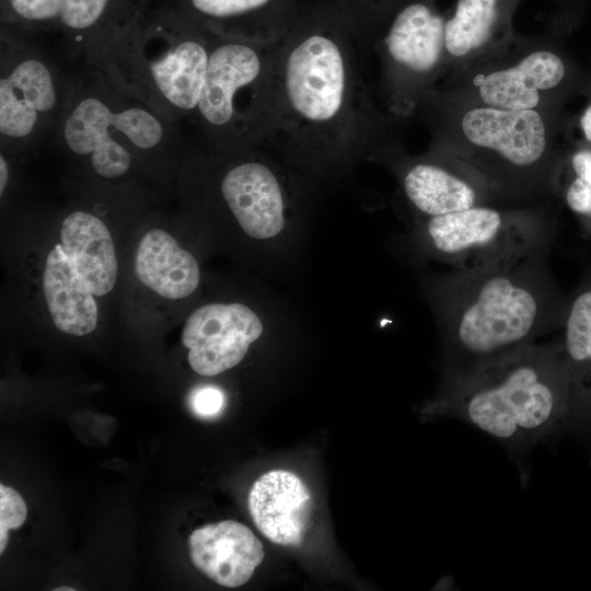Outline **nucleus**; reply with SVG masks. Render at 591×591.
Returning <instances> with one entry per match:
<instances>
[{
	"label": "nucleus",
	"mask_w": 591,
	"mask_h": 591,
	"mask_svg": "<svg viewBox=\"0 0 591 591\" xmlns=\"http://www.w3.org/2000/svg\"><path fill=\"white\" fill-rule=\"evenodd\" d=\"M358 39L333 0L301 5L276 45L246 125V147L264 149L313 184L344 176L375 153L379 129Z\"/></svg>",
	"instance_id": "f257e3e1"
},
{
	"label": "nucleus",
	"mask_w": 591,
	"mask_h": 591,
	"mask_svg": "<svg viewBox=\"0 0 591 591\" xmlns=\"http://www.w3.org/2000/svg\"><path fill=\"white\" fill-rule=\"evenodd\" d=\"M549 251L484 269H451L427 281L442 340L444 383L558 331L568 297L552 276Z\"/></svg>",
	"instance_id": "f03ea898"
},
{
	"label": "nucleus",
	"mask_w": 591,
	"mask_h": 591,
	"mask_svg": "<svg viewBox=\"0 0 591 591\" xmlns=\"http://www.w3.org/2000/svg\"><path fill=\"white\" fill-rule=\"evenodd\" d=\"M438 413L467 422L508 449L524 451L571 422L557 339L523 347L444 383Z\"/></svg>",
	"instance_id": "7ed1b4c3"
},
{
	"label": "nucleus",
	"mask_w": 591,
	"mask_h": 591,
	"mask_svg": "<svg viewBox=\"0 0 591 591\" xmlns=\"http://www.w3.org/2000/svg\"><path fill=\"white\" fill-rule=\"evenodd\" d=\"M212 37L177 7L154 0L128 34L82 63L179 126L194 120Z\"/></svg>",
	"instance_id": "20e7f679"
},
{
	"label": "nucleus",
	"mask_w": 591,
	"mask_h": 591,
	"mask_svg": "<svg viewBox=\"0 0 591 591\" xmlns=\"http://www.w3.org/2000/svg\"><path fill=\"white\" fill-rule=\"evenodd\" d=\"M53 136L107 182L129 176L140 161L173 157L182 138L179 126L88 63L72 73L68 101Z\"/></svg>",
	"instance_id": "39448f33"
},
{
	"label": "nucleus",
	"mask_w": 591,
	"mask_h": 591,
	"mask_svg": "<svg viewBox=\"0 0 591 591\" xmlns=\"http://www.w3.org/2000/svg\"><path fill=\"white\" fill-rule=\"evenodd\" d=\"M222 208L252 240L273 244L301 216L312 182L260 148L201 153Z\"/></svg>",
	"instance_id": "423d86ee"
},
{
	"label": "nucleus",
	"mask_w": 591,
	"mask_h": 591,
	"mask_svg": "<svg viewBox=\"0 0 591 591\" xmlns=\"http://www.w3.org/2000/svg\"><path fill=\"white\" fill-rule=\"evenodd\" d=\"M72 84L34 37L1 26L0 142L7 154L31 150L53 136Z\"/></svg>",
	"instance_id": "0eeeda50"
},
{
	"label": "nucleus",
	"mask_w": 591,
	"mask_h": 591,
	"mask_svg": "<svg viewBox=\"0 0 591 591\" xmlns=\"http://www.w3.org/2000/svg\"><path fill=\"white\" fill-rule=\"evenodd\" d=\"M555 233L534 213L475 206L424 219L414 239L426 256L451 269L477 270L551 250Z\"/></svg>",
	"instance_id": "6e6552de"
},
{
	"label": "nucleus",
	"mask_w": 591,
	"mask_h": 591,
	"mask_svg": "<svg viewBox=\"0 0 591 591\" xmlns=\"http://www.w3.org/2000/svg\"><path fill=\"white\" fill-rule=\"evenodd\" d=\"M277 43L265 44L213 33L193 120L207 152L223 154L246 148L247 118Z\"/></svg>",
	"instance_id": "1a4fd4ad"
},
{
	"label": "nucleus",
	"mask_w": 591,
	"mask_h": 591,
	"mask_svg": "<svg viewBox=\"0 0 591 591\" xmlns=\"http://www.w3.org/2000/svg\"><path fill=\"white\" fill-rule=\"evenodd\" d=\"M154 0H28L23 32L50 38L69 61L81 60L121 39Z\"/></svg>",
	"instance_id": "9d476101"
},
{
	"label": "nucleus",
	"mask_w": 591,
	"mask_h": 591,
	"mask_svg": "<svg viewBox=\"0 0 591 591\" xmlns=\"http://www.w3.org/2000/svg\"><path fill=\"white\" fill-rule=\"evenodd\" d=\"M263 333L262 317L248 305L215 302L189 315L181 340L194 372L215 376L237 366Z\"/></svg>",
	"instance_id": "9b49d317"
},
{
	"label": "nucleus",
	"mask_w": 591,
	"mask_h": 591,
	"mask_svg": "<svg viewBox=\"0 0 591 591\" xmlns=\"http://www.w3.org/2000/svg\"><path fill=\"white\" fill-rule=\"evenodd\" d=\"M210 32L258 43L281 40L297 22V0H166Z\"/></svg>",
	"instance_id": "f8f14e48"
},
{
	"label": "nucleus",
	"mask_w": 591,
	"mask_h": 591,
	"mask_svg": "<svg viewBox=\"0 0 591 591\" xmlns=\"http://www.w3.org/2000/svg\"><path fill=\"white\" fill-rule=\"evenodd\" d=\"M466 139L494 151L517 172L537 165L546 150V130L534 109L473 108L462 118Z\"/></svg>",
	"instance_id": "ddd939ff"
},
{
	"label": "nucleus",
	"mask_w": 591,
	"mask_h": 591,
	"mask_svg": "<svg viewBox=\"0 0 591 591\" xmlns=\"http://www.w3.org/2000/svg\"><path fill=\"white\" fill-rule=\"evenodd\" d=\"M385 21L389 25L382 39V51L390 78L429 74L437 67L444 47L443 18L426 0H409Z\"/></svg>",
	"instance_id": "4468645a"
},
{
	"label": "nucleus",
	"mask_w": 591,
	"mask_h": 591,
	"mask_svg": "<svg viewBox=\"0 0 591 591\" xmlns=\"http://www.w3.org/2000/svg\"><path fill=\"white\" fill-rule=\"evenodd\" d=\"M247 505L256 528L269 541L292 547L302 543L310 523L312 497L294 473H264L251 487Z\"/></svg>",
	"instance_id": "2eb2a0df"
},
{
	"label": "nucleus",
	"mask_w": 591,
	"mask_h": 591,
	"mask_svg": "<svg viewBox=\"0 0 591 591\" xmlns=\"http://www.w3.org/2000/svg\"><path fill=\"white\" fill-rule=\"evenodd\" d=\"M188 546L196 568L228 588L245 584L264 559L260 541L246 525L233 520L196 529Z\"/></svg>",
	"instance_id": "dca6fc26"
},
{
	"label": "nucleus",
	"mask_w": 591,
	"mask_h": 591,
	"mask_svg": "<svg viewBox=\"0 0 591 591\" xmlns=\"http://www.w3.org/2000/svg\"><path fill=\"white\" fill-rule=\"evenodd\" d=\"M558 331L571 422L591 429V276L568 297Z\"/></svg>",
	"instance_id": "f3484780"
},
{
	"label": "nucleus",
	"mask_w": 591,
	"mask_h": 591,
	"mask_svg": "<svg viewBox=\"0 0 591 591\" xmlns=\"http://www.w3.org/2000/svg\"><path fill=\"white\" fill-rule=\"evenodd\" d=\"M60 246L95 297L108 293L117 278L114 242L104 221L85 210L66 216L60 227Z\"/></svg>",
	"instance_id": "a211bd4d"
},
{
	"label": "nucleus",
	"mask_w": 591,
	"mask_h": 591,
	"mask_svg": "<svg viewBox=\"0 0 591 591\" xmlns=\"http://www.w3.org/2000/svg\"><path fill=\"white\" fill-rule=\"evenodd\" d=\"M135 273L142 285L171 300L187 298L200 282L197 259L171 234L157 228L138 243Z\"/></svg>",
	"instance_id": "6ab92c4d"
},
{
	"label": "nucleus",
	"mask_w": 591,
	"mask_h": 591,
	"mask_svg": "<svg viewBox=\"0 0 591 591\" xmlns=\"http://www.w3.org/2000/svg\"><path fill=\"white\" fill-rule=\"evenodd\" d=\"M43 287L51 320L59 331L84 336L96 328L99 313L94 294L60 244L46 257Z\"/></svg>",
	"instance_id": "aec40b11"
},
{
	"label": "nucleus",
	"mask_w": 591,
	"mask_h": 591,
	"mask_svg": "<svg viewBox=\"0 0 591 591\" xmlns=\"http://www.w3.org/2000/svg\"><path fill=\"white\" fill-rule=\"evenodd\" d=\"M564 76L565 67L557 55L537 50L513 67L486 76L478 85L479 96L491 107L534 109L540 91L555 88Z\"/></svg>",
	"instance_id": "412c9836"
},
{
	"label": "nucleus",
	"mask_w": 591,
	"mask_h": 591,
	"mask_svg": "<svg viewBox=\"0 0 591 591\" xmlns=\"http://www.w3.org/2000/svg\"><path fill=\"white\" fill-rule=\"evenodd\" d=\"M401 184L422 220L479 206V192L468 179L433 162L408 165Z\"/></svg>",
	"instance_id": "4be33fe9"
},
{
	"label": "nucleus",
	"mask_w": 591,
	"mask_h": 591,
	"mask_svg": "<svg viewBox=\"0 0 591 591\" xmlns=\"http://www.w3.org/2000/svg\"><path fill=\"white\" fill-rule=\"evenodd\" d=\"M499 1L457 0L444 25V47L450 55L463 57L488 40L499 18Z\"/></svg>",
	"instance_id": "5701e85b"
},
{
	"label": "nucleus",
	"mask_w": 591,
	"mask_h": 591,
	"mask_svg": "<svg viewBox=\"0 0 591 591\" xmlns=\"http://www.w3.org/2000/svg\"><path fill=\"white\" fill-rule=\"evenodd\" d=\"M575 177L565 192L568 208L583 220L591 236V151H579L571 158Z\"/></svg>",
	"instance_id": "b1692460"
},
{
	"label": "nucleus",
	"mask_w": 591,
	"mask_h": 591,
	"mask_svg": "<svg viewBox=\"0 0 591 591\" xmlns=\"http://www.w3.org/2000/svg\"><path fill=\"white\" fill-rule=\"evenodd\" d=\"M350 21L359 38L374 31L389 15L409 0H333Z\"/></svg>",
	"instance_id": "393cba45"
},
{
	"label": "nucleus",
	"mask_w": 591,
	"mask_h": 591,
	"mask_svg": "<svg viewBox=\"0 0 591 591\" xmlns=\"http://www.w3.org/2000/svg\"><path fill=\"white\" fill-rule=\"evenodd\" d=\"M27 515V508L21 495L0 485V554H3L9 538V531L20 528Z\"/></svg>",
	"instance_id": "a878e982"
},
{
	"label": "nucleus",
	"mask_w": 591,
	"mask_h": 591,
	"mask_svg": "<svg viewBox=\"0 0 591 591\" xmlns=\"http://www.w3.org/2000/svg\"><path fill=\"white\" fill-rule=\"evenodd\" d=\"M225 405L224 393L215 386H202L195 390L190 396V406L200 417H215Z\"/></svg>",
	"instance_id": "bb28decb"
},
{
	"label": "nucleus",
	"mask_w": 591,
	"mask_h": 591,
	"mask_svg": "<svg viewBox=\"0 0 591 591\" xmlns=\"http://www.w3.org/2000/svg\"><path fill=\"white\" fill-rule=\"evenodd\" d=\"M10 176V166L7 154L1 152L0 154V195L3 196L8 186Z\"/></svg>",
	"instance_id": "cd10ccee"
},
{
	"label": "nucleus",
	"mask_w": 591,
	"mask_h": 591,
	"mask_svg": "<svg viewBox=\"0 0 591 591\" xmlns=\"http://www.w3.org/2000/svg\"><path fill=\"white\" fill-rule=\"evenodd\" d=\"M580 126L586 139L591 142V105L584 111L580 119Z\"/></svg>",
	"instance_id": "c85d7f7f"
},
{
	"label": "nucleus",
	"mask_w": 591,
	"mask_h": 591,
	"mask_svg": "<svg viewBox=\"0 0 591 591\" xmlns=\"http://www.w3.org/2000/svg\"><path fill=\"white\" fill-rule=\"evenodd\" d=\"M54 590H55V591H68V590L73 591L74 589H73V588H67V587H65V588H56V589H54Z\"/></svg>",
	"instance_id": "c756f323"
}]
</instances>
